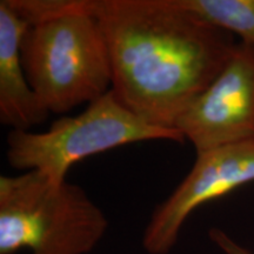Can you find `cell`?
Segmentation results:
<instances>
[{
	"label": "cell",
	"mask_w": 254,
	"mask_h": 254,
	"mask_svg": "<svg viewBox=\"0 0 254 254\" xmlns=\"http://www.w3.org/2000/svg\"><path fill=\"white\" fill-rule=\"evenodd\" d=\"M99 21L118 99L151 125L174 128L236 49L234 36L176 0H75Z\"/></svg>",
	"instance_id": "obj_1"
},
{
	"label": "cell",
	"mask_w": 254,
	"mask_h": 254,
	"mask_svg": "<svg viewBox=\"0 0 254 254\" xmlns=\"http://www.w3.org/2000/svg\"><path fill=\"white\" fill-rule=\"evenodd\" d=\"M27 21L20 43L28 84L50 113L63 114L112 88L99 21L75 0H8Z\"/></svg>",
	"instance_id": "obj_2"
},
{
	"label": "cell",
	"mask_w": 254,
	"mask_h": 254,
	"mask_svg": "<svg viewBox=\"0 0 254 254\" xmlns=\"http://www.w3.org/2000/svg\"><path fill=\"white\" fill-rule=\"evenodd\" d=\"M109 220L79 185L37 171L0 177V254H87Z\"/></svg>",
	"instance_id": "obj_3"
},
{
	"label": "cell",
	"mask_w": 254,
	"mask_h": 254,
	"mask_svg": "<svg viewBox=\"0 0 254 254\" xmlns=\"http://www.w3.org/2000/svg\"><path fill=\"white\" fill-rule=\"evenodd\" d=\"M150 140L184 144L176 128L146 123L118 99L112 88L81 113L55 120L45 132L9 131L6 158L19 171H37L56 183L66 180L73 165L101 152Z\"/></svg>",
	"instance_id": "obj_4"
},
{
	"label": "cell",
	"mask_w": 254,
	"mask_h": 254,
	"mask_svg": "<svg viewBox=\"0 0 254 254\" xmlns=\"http://www.w3.org/2000/svg\"><path fill=\"white\" fill-rule=\"evenodd\" d=\"M174 128L195 152L254 140V45L238 43L213 81L190 103Z\"/></svg>",
	"instance_id": "obj_5"
},
{
	"label": "cell",
	"mask_w": 254,
	"mask_h": 254,
	"mask_svg": "<svg viewBox=\"0 0 254 254\" xmlns=\"http://www.w3.org/2000/svg\"><path fill=\"white\" fill-rule=\"evenodd\" d=\"M252 182L254 140L196 153L185 179L152 213L142 236L144 250L148 254H168L192 212Z\"/></svg>",
	"instance_id": "obj_6"
},
{
	"label": "cell",
	"mask_w": 254,
	"mask_h": 254,
	"mask_svg": "<svg viewBox=\"0 0 254 254\" xmlns=\"http://www.w3.org/2000/svg\"><path fill=\"white\" fill-rule=\"evenodd\" d=\"M28 25L8 0L0 1V122L11 131H30L50 114L28 84L21 60Z\"/></svg>",
	"instance_id": "obj_7"
},
{
	"label": "cell",
	"mask_w": 254,
	"mask_h": 254,
	"mask_svg": "<svg viewBox=\"0 0 254 254\" xmlns=\"http://www.w3.org/2000/svg\"><path fill=\"white\" fill-rule=\"evenodd\" d=\"M180 7L254 45V0H176Z\"/></svg>",
	"instance_id": "obj_8"
},
{
	"label": "cell",
	"mask_w": 254,
	"mask_h": 254,
	"mask_svg": "<svg viewBox=\"0 0 254 254\" xmlns=\"http://www.w3.org/2000/svg\"><path fill=\"white\" fill-rule=\"evenodd\" d=\"M208 236L225 254H252L249 250L232 239L226 232L219 230V228H211Z\"/></svg>",
	"instance_id": "obj_9"
}]
</instances>
